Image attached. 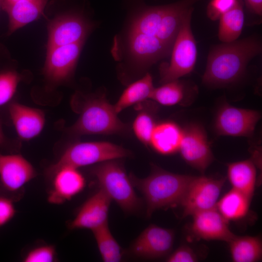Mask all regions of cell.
Returning <instances> with one entry per match:
<instances>
[{
	"instance_id": "obj_35",
	"label": "cell",
	"mask_w": 262,
	"mask_h": 262,
	"mask_svg": "<svg viewBox=\"0 0 262 262\" xmlns=\"http://www.w3.org/2000/svg\"><path fill=\"white\" fill-rule=\"evenodd\" d=\"M21 0H1V9L4 10L7 7Z\"/></svg>"
},
{
	"instance_id": "obj_20",
	"label": "cell",
	"mask_w": 262,
	"mask_h": 262,
	"mask_svg": "<svg viewBox=\"0 0 262 262\" xmlns=\"http://www.w3.org/2000/svg\"><path fill=\"white\" fill-rule=\"evenodd\" d=\"M183 133L177 124L166 121L156 124L152 133L149 144L155 150L163 155L179 151Z\"/></svg>"
},
{
	"instance_id": "obj_10",
	"label": "cell",
	"mask_w": 262,
	"mask_h": 262,
	"mask_svg": "<svg viewBox=\"0 0 262 262\" xmlns=\"http://www.w3.org/2000/svg\"><path fill=\"white\" fill-rule=\"evenodd\" d=\"M84 44L81 42L47 48L43 74L48 82L57 85L71 79Z\"/></svg>"
},
{
	"instance_id": "obj_3",
	"label": "cell",
	"mask_w": 262,
	"mask_h": 262,
	"mask_svg": "<svg viewBox=\"0 0 262 262\" xmlns=\"http://www.w3.org/2000/svg\"><path fill=\"white\" fill-rule=\"evenodd\" d=\"M56 10L44 12L47 48L86 41L98 24L88 0H60Z\"/></svg>"
},
{
	"instance_id": "obj_6",
	"label": "cell",
	"mask_w": 262,
	"mask_h": 262,
	"mask_svg": "<svg viewBox=\"0 0 262 262\" xmlns=\"http://www.w3.org/2000/svg\"><path fill=\"white\" fill-rule=\"evenodd\" d=\"M101 189L125 212L132 213L140 208L141 202L123 167L115 160L99 163L92 169Z\"/></svg>"
},
{
	"instance_id": "obj_27",
	"label": "cell",
	"mask_w": 262,
	"mask_h": 262,
	"mask_svg": "<svg viewBox=\"0 0 262 262\" xmlns=\"http://www.w3.org/2000/svg\"><path fill=\"white\" fill-rule=\"evenodd\" d=\"M186 93L185 85L178 80L154 88L150 99L164 106H172L182 101Z\"/></svg>"
},
{
	"instance_id": "obj_34",
	"label": "cell",
	"mask_w": 262,
	"mask_h": 262,
	"mask_svg": "<svg viewBox=\"0 0 262 262\" xmlns=\"http://www.w3.org/2000/svg\"><path fill=\"white\" fill-rule=\"evenodd\" d=\"M245 1L251 12L259 16H262V0H245Z\"/></svg>"
},
{
	"instance_id": "obj_31",
	"label": "cell",
	"mask_w": 262,
	"mask_h": 262,
	"mask_svg": "<svg viewBox=\"0 0 262 262\" xmlns=\"http://www.w3.org/2000/svg\"><path fill=\"white\" fill-rule=\"evenodd\" d=\"M238 0H211L207 8L210 19L216 20L235 6Z\"/></svg>"
},
{
	"instance_id": "obj_5",
	"label": "cell",
	"mask_w": 262,
	"mask_h": 262,
	"mask_svg": "<svg viewBox=\"0 0 262 262\" xmlns=\"http://www.w3.org/2000/svg\"><path fill=\"white\" fill-rule=\"evenodd\" d=\"M85 100L79 118L70 128L72 134H109L127 130V125L118 118L104 95H91Z\"/></svg>"
},
{
	"instance_id": "obj_36",
	"label": "cell",
	"mask_w": 262,
	"mask_h": 262,
	"mask_svg": "<svg viewBox=\"0 0 262 262\" xmlns=\"http://www.w3.org/2000/svg\"><path fill=\"white\" fill-rule=\"evenodd\" d=\"M6 142V137L2 130V123L0 120V146L3 145Z\"/></svg>"
},
{
	"instance_id": "obj_16",
	"label": "cell",
	"mask_w": 262,
	"mask_h": 262,
	"mask_svg": "<svg viewBox=\"0 0 262 262\" xmlns=\"http://www.w3.org/2000/svg\"><path fill=\"white\" fill-rule=\"evenodd\" d=\"M192 216L191 230L200 238L229 243L235 236L229 229L228 222L216 207L199 212Z\"/></svg>"
},
{
	"instance_id": "obj_9",
	"label": "cell",
	"mask_w": 262,
	"mask_h": 262,
	"mask_svg": "<svg viewBox=\"0 0 262 262\" xmlns=\"http://www.w3.org/2000/svg\"><path fill=\"white\" fill-rule=\"evenodd\" d=\"M36 175L33 166L21 155L0 153V197L17 201L25 185Z\"/></svg>"
},
{
	"instance_id": "obj_18",
	"label": "cell",
	"mask_w": 262,
	"mask_h": 262,
	"mask_svg": "<svg viewBox=\"0 0 262 262\" xmlns=\"http://www.w3.org/2000/svg\"><path fill=\"white\" fill-rule=\"evenodd\" d=\"M8 111L20 139L31 140L42 131L45 123V115L42 110L17 102H12L9 105Z\"/></svg>"
},
{
	"instance_id": "obj_4",
	"label": "cell",
	"mask_w": 262,
	"mask_h": 262,
	"mask_svg": "<svg viewBox=\"0 0 262 262\" xmlns=\"http://www.w3.org/2000/svg\"><path fill=\"white\" fill-rule=\"evenodd\" d=\"M129 177L133 186L144 196L148 217L157 210L180 205L194 178L155 167L147 178L140 179L133 175Z\"/></svg>"
},
{
	"instance_id": "obj_7",
	"label": "cell",
	"mask_w": 262,
	"mask_h": 262,
	"mask_svg": "<svg viewBox=\"0 0 262 262\" xmlns=\"http://www.w3.org/2000/svg\"><path fill=\"white\" fill-rule=\"evenodd\" d=\"M194 8L185 16L174 44L169 62L159 68L162 84L178 80L192 71L196 61L197 50L191 26Z\"/></svg>"
},
{
	"instance_id": "obj_26",
	"label": "cell",
	"mask_w": 262,
	"mask_h": 262,
	"mask_svg": "<svg viewBox=\"0 0 262 262\" xmlns=\"http://www.w3.org/2000/svg\"><path fill=\"white\" fill-rule=\"evenodd\" d=\"M92 231L102 260L105 262H120L123 256L122 249L111 233L108 224Z\"/></svg>"
},
{
	"instance_id": "obj_19",
	"label": "cell",
	"mask_w": 262,
	"mask_h": 262,
	"mask_svg": "<svg viewBox=\"0 0 262 262\" xmlns=\"http://www.w3.org/2000/svg\"><path fill=\"white\" fill-rule=\"evenodd\" d=\"M48 0H21L5 8L9 19L8 34L44 16Z\"/></svg>"
},
{
	"instance_id": "obj_14",
	"label": "cell",
	"mask_w": 262,
	"mask_h": 262,
	"mask_svg": "<svg viewBox=\"0 0 262 262\" xmlns=\"http://www.w3.org/2000/svg\"><path fill=\"white\" fill-rule=\"evenodd\" d=\"M174 240L173 230L150 225L133 242L131 251L139 258L158 259L167 255L171 251Z\"/></svg>"
},
{
	"instance_id": "obj_24",
	"label": "cell",
	"mask_w": 262,
	"mask_h": 262,
	"mask_svg": "<svg viewBox=\"0 0 262 262\" xmlns=\"http://www.w3.org/2000/svg\"><path fill=\"white\" fill-rule=\"evenodd\" d=\"M229 243L233 262H255L262 259V243L260 237L235 235Z\"/></svg>"
},
{
	"instance_id": "obj_2",
	"label": "cell",
	"mask_w": 262,
	"mask_h": 262,
	"mask_svg": "<svg viewBox=\"0 0 262 262\" xmlns=\"http://www.w3.org/2000/svg\"><path fill=\"white\" fill-rule=\"evenodd\" d=\"M262 49V43L256 37L214 47L208 55L203 83L221 86L237 82L244 74L249 61L259 55Z\"/></svg>"
},
{
	"instance_id": "obj_32",
	"label": "cell",
	"mask_w": 262,
	"mask_h": 262,
	"mask_svg": "<svg viewBox=\"0 0 262 262\" xmlns=\"http://www.w3.org/2000/svg\"><path fill=\"white\" fill-rule=\"evenodd\" d=\"M166 260L169 262H195L197 261V258L191 248L182 246L170 254Z\"/></svg>"
},
{
	"instance_id": "obj_33",
	"label": "cell",
	"mask_w": 262,
	"mask_h": 262,
	"mask_svg": "<svg viewBox=\"0 0 262 262\" xmlns=\"http://www.w3.org/2000/svg\"><path fill=\"white\" fill-rule=\"evenodd\" d=\"M13 203L8 199L0 196V227L14 217L16 211Z\"/></svg>"
},
{
	"instance_id": "obj_37",
	"label": "cell",
	"mask_w": 262,
	"mask_h": 262,
	"mask_svg": "<svg viewBox=\"0 0 262 262\" xmlns=\"http://www.w3.org/2000/svg\"><path fill=\"white\" fill-rule=\"evenodd\" d=\"M1 8V0H0V9Z\"/></svg>"
},
{
	"instance_id": "obj_8",
	"label": "cell",
	"mask_w": 262,
	"mask_h": 262,
	"mask_svg": "<svg viewBox=\"0 0 262 262\" xmlns=\"http://www.w3.org/2000/svg\"><path fill=\"white\" fill-rule=\"evenodd\" d=\"M130 152L122 147L107 142H79L67 147L47 174L51 177L64 166L79 167L115 160L129 156Z\"/></svg>"
},
{
	"instance_id": "obj_11",
	"label": "cell",
	"mask_w": 262,
	"mask_h": 262,
	"mask_svg": "<svg viewBox=\"0 0 262 262\" xmlns=\"http://www.w3.org/2000/svg\"><path fill=\"white\" fill-rule=\"evenodd\" d=\"M225 181L224 178L194 177L180 204L183 217L215 207Z\"/></svg>"
},
{
	"instance_id": "obj_12",
	"label": "cell",
	"mask_w": 262,
	"mask_h": 262,
	"mask_svg": "<svg viewBox=\"0 0 262 262\" xmlns=\"http://www.w3.org/2000/svg\"><path fill=\"white\" fill-rule=\"evenodd\" d=\"M261 117L259 111L226 104L217 113L215 130L220 135L249 137L254 132Z\"/></svg>"
},
{
	"instance_id": "obj_29",
	"label": "cell",
	"mask_w": 262,
	"mask_h": 262,
	"mask_svg": "<svg viewBox=\"0 0 262 262\" xmlns=\"http://www.w3.org/2000/svg\"><path fill=\"white\" fill-rule=\"evenodd\" d=\"M21 80V75L16 70L8 69L0 72V107L12 98Z\"/></svg>"
},
{
	"instance_id": "obj_13",
	"label": "cell",
	"mask_w": 262,
	"mask_h": 262,
	"mask_svg": "<svg viewBox=\"0 0 262 262\" xmlns=\"http://www.w3.org/2000/svg\"><path fill=\"white\" fill-rule=\"evenodd\" d=\"M179 151L187 164L201 173L213 160L206 132L196 124H190L183 130Z\"/></svg>"
},
{
	"instance_id": "obj_17",
	"label": "cell",
	"mask_w": 262,
	"mask_h": 262,
	"mask_svg": "<svg viewBox=\"0 0 262 262\" xmlns=\"http://www.w3.org/2000/svg\"><path fill=\"white\" fill-rule=\"evenodd\" d=\"M51 177L52 178V188L48 199L52 204H60L70 200L85 187V179L76 168L62 167Z\"/></svg>"
},
{
	"instance_id": "obj_25",
	"label": "cell",
	"mask_w": 262,
	"mask_h": 262,
	"mask_svg": "<svg viewBox=\"0 0 262 262\" xmlns=\"http://www.w3.org/2000/svg\"><path fill=\"white\" fill-rule=\"evenodd\" d=\"M250 198L243 193L232 189L216 204V208L228 221L241 219L247 214Z\"/></svg>"
},
{
	"instance_id": "obj_1",
	"label": "cell",
	"mask_w": 262,
	"mask_h": 262,
	"mask_svg": "<svg viewBox=\"0 0 262 262\" xmlns=\"http://www.w3.org/2000/svg\"><path fill=\"white\" fill-rule=\"evenodd\" d=\"M160 16L143 6L129 7L123 27L114 36L111 54L123 82L140 78L158 61L170 55L172 48L159 37Z\"/></svg>"
},
{
	"instance_id": "obj_22",
	"label": "cell",
	"mask_w": 262,
	"mask_h": 262,
	"mask_svg": "<svg viewBox=\"0 0 262 262\" xmlns=\"http://www.w3.org/2000/svg\"><path fill=\"white\" fill-rule=\"evenodd\" d=\"M228 176L233 189L251 198L256 181V169L252 161L247 160L228 164Z\"/></svg>"
},
{
	"instance_id": "obj_30",
	"label": "cell",
	"mask_w": 262,
	"mask_h": 262,
	"mask_svg": "<svg viewBox=\"0 0 262 262\" xmlns=\"http://www.w3.org/2000/svg\"><path fill=\"white\" fill-rule=\"evenodd\" d=\"M56 253L52 245H43L30 250L23 259L24 262H52L56 260Z\"/></svg>"
},
{
	"instance_id": "obj_23",
	"label": "cell",
	"mask_w": 262,
	"mask_h": 262,
	"mask_svg": "<svg viewBox=\"0 0 262 262\" xmlns=\"http://www.w3.org/2000/svg\"><path fill=\"white\" fill-rule=\"evenodd\" d=\"M219 19V40L223 43L236 40L241 34L245 21L242 0H238L235 6L223 14Z\"/></svg>"
},
{
	"instance_id": "obj_15",
	"label": "cell",
	"mask_w": 262,
	"mask_h": 262,
	"mask_svg": "<svg viewBox=\"0 0 262 262\" xmlns=\"http://www.w3.org/2000/svg\"><path fill=\"white\" fill-rule=\"evenodd\" d=\"M111 201L110 197L99 188L82 205L75 217L69 223V228L92 230L108 223Z\"/></svg>"
},
{
	"instance_id": "obj_28",
	"label": "cell",
	"mask_w": 262,
	"mask_h": 262,
	"mask_svg": "<svg viewBox=\"0 0 262 262\" xmlns=\"http://www.w3.org/2000/svg\"><path fill=\"white\" fill-rule=\"evenodd\" d=\"M152 111L142 110L137 115L133 123L132 128L135 135L146 145L149 144L152 133L156 125Z\"/></svg>"
},
{
	"instance_id": "obj_21",
	"label": "cell",
	"mask_w": 262,
	"mask_h": 262,
	"mask_svg": "<svg viewBox=\"0 0 262 262\" xmlns=\"http://www.w3.org/2000/svg\"><path fill=\"white\" fill-rule=\"evenodd\" d=\"M154 88L152 77L148 72L131 82L114 105L116 113L149 99Z\"/></svg>"
}]
</instances>
